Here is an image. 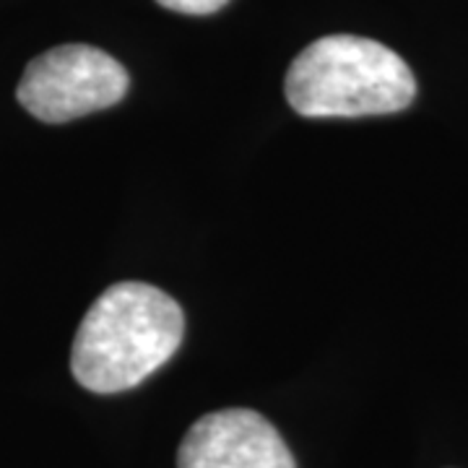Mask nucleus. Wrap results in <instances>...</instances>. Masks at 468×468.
Returning <instances> with one entry per match:
<instances>
[{"mask_svg": "<svg viewBox=\"0 0 468 468\" xmlns=\"http://www.w3.org/2000/svg\"><path fill=\"white\" fill-rule=\"evenodd\" d=\"M183 334V310L167 292L144 282L112 284L73 338V378L91 393L131 390L175 356Z\"/></svg>", "mask_w": 468, "mask_h": 468, "instance_id": "obj_1", "label": "nucleus"}, {"mask_svg": "<svg viewBox=\"0 0 468 468\" xmlns=\"http://www.w3.org/2000/svg\"><path fill=\"white\" fill-rule=\"evenodd\" d=\"M128 84V70L112 55L91 45H63L34 58L16 97L29 115L60 125L117 104Z\"/></svg>", "mask_w": 468, "mask_h": 468, "instance_id": "obj_3", "label": "nucleus"}, {"mask_svg": "<svg viewBox=\"0 0 468 468\" xmlns=\"http://www.w3.org/2000/svg\"><path fill=\"white\" fill-rule=\"evenodd\" d=\"M284 89L302 117L390 115L417 97L401 55L354 34H331L304 48L289 66Z\"/></svg>", "mask_w": 468, "mask_h": 468, "instance_id": "obj_2", "label": "nucleus"}, {"mask_svg": "<svg viewBox=\"0 0 468 468\" xmlns=\"http://www.w3.org/2000/svg\"><path fill=\"white\" fill-rule=\"evenodd\" d=\"M177 468H297V463L266 417L250 409H224L187 430Z\"/></svg>", "mask_w": 468, "mask_h": 468, "instance_id": "obj_4", "label": "nucleus"}, {"mask_svg": "<svg viewBox=\"0 0 468 468\" xmlns=\"http://www.w3.org/2000/svg\"><path fill=\"white\" fill-rule=\"evenodd\" d=\"M156 3L185 16H208V14H217L218 8H224L229 0H156Z\"/></svg>", "mask_w": 468, "mask_h": 468, "instance_id": "obj_5", "label": "nucleus"}]
</instances>
